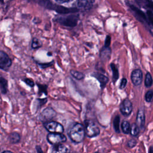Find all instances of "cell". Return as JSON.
I'll list each match as a JSON object with an SVG mask.
<instances>
[{
	"label": "cell",
	"mask_w": 153,
	"mask_h": 153,
	"mask_svg": "<svg viewBox=\"0 0 153 153\" xmlns=\"http://www.w3.org/2000/svg\"><path fill=\"white\" fill-rule=\"evenodd\" d=\"M68 135L72 142L79 143L83 141L85 136V131L83 124L75 123L68 130Z\"/></svg>",
	"instance_id": "cell-1"
},
{
	"label": "cell",
	"mask_w": 153,
	"mask_h": 153,
	"mask_svg": "<svg viewBox=\"0 0 153 153\" xmlns=\"http://www.w3.org/2000/svg\"><path fill=\"white\" fill-rule=\"evenodd\" d=\"M84 126L85 134L88 137H95L100 134V129L99 127L91 120H85L84 122Z\"/></svg>",
	"instance_id": "cell-2"
},
{
	"label": "cell",
	"mask_w": 153,
	"mask_h": 153,
	"mask_svg": "<svg viewBox=\"0 0 153 153\" xmlns=\"http://www.w3.org/2000/svg\"><path fill=\"white\" fill-rule=\"evenodd\" d=\"M78 17L75 14H69L65 16H60L57 18V22L61 25L68 26L74 27L77 25Z\"/></svg>",
	"instance_id": "cell-3"
},
{
	"label": "cell",
	"mask_w": 153,
	"mask_h": 153,
	"mask_svg": "<svg viewBox=\"0 0 153 153\" xmlns=\"http://www.w3.org/2000/svg\"><path fill=\"white\" fill-rule=\"evenodd\" d=\"M67 140L66 136L63 133H49L47 135V142L52 145L66 142Z\"/></svg>",
	"instance_id": "cell-4"
},
{
	"label": "cell",
	"mask_w": 153,
	"mask_h": 153,
	"mask_svg": "<svg viewBox=\"0 0 153 153\" xmlns=\"http://www.w3.org/2000/svg\"><path fill=\"white\" fill-rule=\"evenodd\" d=\"M43 124L45 129L50 133H63L65 130L62 124L54 121L45 122L43 123Z\"/></svg>",
	"instance_id": "cell-5"
},
{
	"label": "cell",
	"mask_w": 153,
	"mask_h": 153,
	"mask_svg": "<svg viewBox=\"0 0 153 153\" xmlns=\"http://www.w3.org/2000/svg\"><path fill=\"white\" fill-rule=\"evenodd\" d=\"M56 115V112L52 108L48 107L43 109L39 115V119L44 123L51 121V120L54 118Z\"/></svg>",
	"instance_id": "cell-6"
},
{
	"label": "cell",
	"mask_w": 153,
	"mask_h": 153,
	"mask_svg": "<svg viewBox=\"0 0 153 153\" xmlns=\"http://www.w3.org/2000/svg\"><path fill=\"white\" fill-rule=\"evenodd\" d=\"M132 103L127 98L124 99L120 105V111L124 116L127 117L130 115L132 112Z\"/></svg>",
	"instance_id": "cell-7"
},
{
	"label": "cell",
	"mask_w": 153,
	"mask_h": 153,
	"mask_svg": "<svg viewBox=\"0 0 153 153\" xmlns=\"http://www.w3.org/2000/svg\"><path fill=\"white\" fill-rule=\"evenodd\" d=\"M12 62L8 54L3 51L0 52V68L7 71L11 66Z\"/></svg>",
	"instance_id": "cell-8"
},
{
	"label": "cell",
	"mask_w": 153,
	"mask_h": 153,
	"mask_svg": "<svg viewBox=\"0 0 153 153\" xmlns=\"http://www.w3.org/2000/svg\"><path fill=\"white\" fill-rule=\"evenodd\" d=\"M131 79L134 85H139L142 81V72L140 69H134L131 74Z\"/></svg>",
	"instance_id": "cell-9"
},
{
	"label": "cell",
	"mask_w": 153,
	"mask_h": 153,
	"mask_svg": "<svg viewBox=\"0 0 153 153\" xmlns=\"http://www.w3.org/2000/svg\"><path fill=\"white\" fill-rule=\"evenodd\" d=\"M91 76L96 78L97 79V80L99 82L100 86L102 89H103V88L105 87L106 84L109 81L108 77L106 76L105 75L102 74V73L95 72V73H93L91 75Z\"/></svg>",
	"instance_id": "cell-10"
},
{
	"label": "cell",
	"mask_w": 153,
	"mask_h": 153,
	"mask_svg": "<svg viewBox=\"0 0 153 153\" xmlns=\"http://www.w3.org/2000/svg\"><path fill=\"white\" fill-rule=\"evenodd\" d=\"M51 153H69L68 147L62 143L53 145Z\"/></svg>",
	"instance_id": "cell-11"
},
{
	"label": "cell",
	"mask_w": 153,
	"mask_h": 153,
	"mask_svg": "<svg viewBox=\"0 0 153 153\" xmlns=\"http://www.w3.org/2000/svg\"><path fill=\"white\" fill-rule=\"evenodd\" d=\"M94 0H77V6L82 10L90 9Z\"/></svg>",
	"instance_id": "cell-12"
},
{
	"label": "cell",
	"mask_w": 153,
	"mask_h": 153,
	"mask_svg": "<svg viewBox=\"0 0 153 153\" xmlns=\"http://www.w3.org/2000/svg\"><path fill=\"white\" fill-rule=\"evenodd\" d=\"M54 10L60 14H70L74 13L77 11V9L76 8H69L64 7L62 6H57L55 7Z\"/></svg>",
	"instance_id": "cell-13"
},
{
	"label": "cell",
	"mask_w": 153,
	"mask_h": 153,
	"mask_svg": "<svg viewBox=\"0 0 153 153\" xmlns=\"http://www.w3.org/2000/svg\"><path fill=\"white\" fill-rule=\"evenodd\" d=\"M20 139L21 136L20 134L16 131H14L10 133L8 137V140L11 144H16L19 143L20 141Z\"/></svg>",
	"instance_id": "cell-14"
},
{
	"label": "cell",
	"mask_w": 153,
	"mask_h": 153,
	"mask_svg": "<svg viewBox=\"0 0 153 153\" xmlns=\"http://www.w3.org/2000/svg\"><path fill=\"white\" fill-rule=\"evenodd\" d=\"M136 124L140 127H143L145 124V114L142 110H139L136 117Z\"/></svg>",
	"instance_id": "cell-15"
},
{
	"label": "cell",
	"mask_w": 153,
	"mask_h": 153,
	"mask_svg": "<svg viewBox=\"0 0 153 153\" xmlns=\"http://www.w3.org/2000/svg\"><path fill=\"white\" fill-rule=\"evenodd\" d=\"M110 67L111 69H112V80H113V82L115 83L118 79L119 78V72H118V68L117 67L116 65L111 63L110 64Z\"/></svg>",
	"instance_id": "cell-16"
},
{
	"label": "cell",
	"mask_w": 153,
	"mask_h": 153,
	"mask_svg": "<svg viewBox=\"0 0 153 153\" xmlns=\"http://www.w3.org/2000/svg\"><path fill=\"white\" fill-rule=\"evenodd\" d=\"M0 84H1V92L2 94H5L7 93L8 88V81L3 76H1L0 79Z\"/></svg>",
	"instance_id": "cell-17"
},
{
	"label": "cell",
	"mask_w": 153,
	"mask_h": 153,
	"mask_svg": "<svg viewBox=\"0 0 153 153\" xmlns=\"http://www.w3.org/2000/svg\"><path fill=\"white\" fill-rule=\"evenodd\" d=\"M111 55V49L105 47L100 51V56L102 59H108Z\"/></svg>",
	"instance_id": "cell-18"
},
{
	"label": "cell",
	"mask_w": 153,
	"mask_h": 153,
	"mask_svg": "<svg viewBox=\"0 0 153 153\" xmlns=\"http://www.w3.org/2000/svg\"><path fill=\"white\" fill-rule=\"evenodd\" d=\"M70 74L74 78L77 80H81L84 78V74L78 71L72 69L70 71Z\"/></svg>",
	"instance_id": "cell-19"
},
{
	"label": "cell",
	"mask_w": 153,
	"mask_h": 153,
	"mask_svg": "<svg viewBox=\"0 0 153 153\" xmlns=\"http://www.w3.org/2000/svg\"><path fill=\"white\" fill-rule=\"evenodd\" d=\"M121 129L123 132L125 134H128L130 133L131 126L129 122L126 120L123 121L121 123Z\"/></svg>",
	"instance_id": "cell-20"
},
{
	"label": "cell",
	"mask_w": 153,
	"mask_h": 153,
	"mask_svg": "<svg viewBox=\"0 0 153 153\" xmlns=\"http://www.w3.org/2000/svg\"><path fill=\"white\" fill-rule=\"evenodd\" d=\"M47 101V98H43V99H36L34 107L36 108V111H38L41 106H42L44 105L46 103Z\"/></svg>",
	"instance_id": "cell-21"
},
{
	"label": "cell",
	"mask_w": 153,
	"mask_h": 153,
	"mask_svg": "<svg viewBox=\"0 0 153 153\" xmlns=\"http://www.w3.org/2000/svg\"><path fill=\"white\" fill-rule=\"evenodd\" d=\"M128 5L130 6V8L132 10V11H133L136 14H137V16H139V17H140L141 19H144V20L146 19V17H145L144 13H143L142 11H140L139 9H138L137 7H136L135 6H134V5H132V4H129Z\"/></svg>",
	"instance_id": "cell-22"
},
{
	"label": "cell",
	"mask_w": 153,
	"mask_h": 153,
	"mask_svg": "<svg viewBox=\"0 0 153 153\" xmlns=\"http://www.w3.org/2000/svg\"><path fill=\"white\" fill-rule=\"evenodd\" d=\"M120 117L117 115L114 117L113 121V126L114 130L116 133H120Z\"/></svg>",
	"instance_id": "cell-23"
},
{
	"label": "cell",
	"mask_w": 153,
	"mask_h": 153,
	"mask_svg": "<svg viewBox=\"0 0 153 153\" xmlns=\"http://www.w3.org/2000/svg\"><path fill=\"white\" fill-rule=\"evenodd\" d=\"M139 133V126L136 123H133L131 126L130 129V134L133 136H137Z\"/></svg>",
	"instance_id": "cell-24"
},
{
	"label": "cell",
	"mask_w": 153,
	"mask_h": 153,
	"mask_svg": "<svg viewBox=\"0 0 153 153\" xmlns=\"http://www.w3.org/2000/svg\"><path fill=\"white\" fill-rule=\"evenodd\" d=\"M152 84V78L151 74L148 72L146 74L145 80V85L146 87H150Z\"/></svg>",
	"instance_id": "cell-25"
},
{
	"label": "cell",
	"mask_w": 153,
	"mask_h": 153,
	"mask_svg": "<svg viewBox=\"0 0 153 153\" xmlns=\"http://www.w3.org/2000/svg\"><path fill=\"white\" fill-rule=\"evenodd\" d=\"M31 46H32V48L33 49L39 48L42 46V43L38 39H37L36 38H34L32 39Z\"/></svg>",
	"instance_id": "cell-26"
},
{
	"label": "cell",
	"mask_w": 153,
	"mask_h": 153,
	"mask_svg": "<svg viewBox=\"0 0 153 153\" xmlns=\"http://www.w3.org/2000/svg\"><path fill=\"white\" fill-rule=\"evenodd\" d=\"M37 86L38 87V89H39L38 93H39V95H41V93H44L45 95L47 94V85L41 84L38 83Z\"/></svg>",
	"instance_id": "cell-27"
},
{
	"label": "cell",
	"mask_w": 153,
	"mask_h": 153,
	"mask_svg": "<svg viewBox=\"0 0 153 153\" xmlns=\"http://www.w3.org/2000/svg\"><path fill=\"white\" fill-rule=\"evenodd\" d=\"M153 98V91L149 90L145 94V100L148 102H151Z\"/></svg>",
	"instance_id": "cell-28"
},
{
	"label": "cell",
	"mask_w": 153,
	"mask_h": 153,
	"mask_svg": "<svg viewBox=\"0 0 153 153\" xmlns=\"http://www.w3.org/2000/svg\"><path fill=\"white\" fill-rule=\"evenodd\" d=\"M24 82H25L27 85H29V87H33L34 85H35V83H34V81L30 79V78H25L22 80Z\"/></svg>",
	"instance_id": "cell-29"
},
{
	"label": "cell",
	"mask_w": 153,
	"mask_h": 153,
	"mask_svg": "<svg viewBox=\"0 0 153 153\" xmlns=\"http://www.w3.org/2000/svg\"><path fill=\"white\" fill-rule=\"evenodd\" d=\"M127 82V79L125 78H123L121 79V80L120 84V86H119L120 89H121V90L124 89V88L126 87V86Z\"/></svg>",
	"instance_id": "cell-30"
},
{
	"label": "cell",
	"mask_w": 153,
	"mask_h": 153,
	"mask_svg": "<svg viewBox=\"0 0 153 153\" xmlns=\"http://www.w3.org/2000/svg\"><path fill=\"white\" fill-rule=\"evenodd\" d=\"M147 16L151 23L153 26V13L151 11H147Z\"/></svg>",
	"instance_id": "cell-31"
},
{
	"label": "cell",
	"mask_w": 153,
	"mask_h": 153,
	"mask_svg": "<svg viewBox=\"0 0 153 153\" xmlns=\"http://www.w3.org/2000/svg\"><path fill=\"white\" fill-rule=\"evenodd\" d=\"M111 36L109 35H107L105 41V47H109L111 44Z\"/></svg>",
	"instance_id": "cell-32"
},
{
	"label": "cell",
	"mask_w": 153,
	"mask_h": 153,
	"mask_svg": "<svg viewBox=\"0 0 153 153\" xmlns=\"http://www.w3.org/2000/svg\"><path fill=\"white\" fill-rule=\"evenodd\" d=\"M136 145V141L134 139H131L127 142V146L130 148H133Z\"/></svg>",
	"instance_id": "cell-33"
},
{
	"label": "cell",
	"mask_w": 153,
	"mask_h": 153,
	"mask_svg": "<svg viewBox=\"0 0 153 153\" xmlns=\"http://www.w3.org/2000/svg\"><path fill=\"white\" fill-rule=\"evenodd\" d=\"M53 63V62H50V63H47L39 64V65L40 66V67H41V68H44H44H47V67H49V66H51Z\"/></svg>",
	"instance_id": "cell-34"
},
{
	"label": "cell",
	"mask_w": 153,
	"mask_h": 153,
	"mask_svg": "<svg viewBox=\"0 0 153 153\" xmlns=\"http://www.w3.org/2000/svg\"><path fill=\"white\" fill-rule=\"evenodd\" d=\"M36 150L37 153H44L43 151L42 150V149L41 148V146H39V145L36 146Z\"/></svg>",
	"instance_id": "cell-35"
},
{
	"label": "cell",
	"mask_w": 153,
	"mask_h": 153,
	"mask_svg": "<svg viewBox=\"0 0 153 153\" xmlns=\"http://www.w3.org/2000/svg\"><path fill=\"white\" fill-rule=\"evenodd\" d=\"M56 2H57L58 3L60 4H63V3H65V2H68L69 1H70L71 0H55Z\"/></svg>",
	"instance_id": "cell-36"
},
{
	"label": "cell",
	"mask_w": 153,
	"mask_h": 153,
	"mask_svg": "<svg viewBox=\"0 0 153 153\" xmlns=\"http://www.w3.org/2000/svg\"><path fill=\"white\" fill-rule=\"evenodd\" d=\"M1 153H13V152H11V151H9V150H5V151H2Z\"/></svg>",
	"instance_id": "cell-37"
},
{
	"label": "cell",
	"mask_w": 153,
	"mask_h": 153,
	"mask_svg": "<svg viewBox=\"0 0 153 153\" xmlns=\"http://www.w3.org/2000/svg\"><path fill=\"white\" fill-rule=\"evenodd\" d=\"M93 153H99V152H93Z\"/></svg>",
	"instance_id": "cell-38"
},
{
	"label": "cell",
	"mask_w": 153,
	"mask_h": 153,
	"mask_svg": "<svg viewBox=\"0 0 153 153\" xmlns=\"http://www.w3.org/2000/svg\"><path fill=\"white\" fill-rule=\"evenodd\" d=\"M151 1H152V2H153V0H151Z\"/></svg>",
	"instance_id": "cell-39"
}]
</instances>
